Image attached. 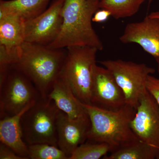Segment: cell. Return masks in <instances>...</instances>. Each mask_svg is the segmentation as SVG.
<instances>
[{
	"label": "cell",
	"instance_id": "obj_1",
	"mask_svg": "<svg viewBox=\"0 0 159 159\" xmlns=\"http://www.w3.org/2000/svg\"><path fill=\"white\" fill-rule=\"evenodd\" d=\"M25 42L15 51L10 65L34 84L43 98H47L60 77L66 51Z\"/></svg>",
	"mask_w": 159,
	"mask_h": 159
},
{
	"label": "cell",
	"instance_id": "obj_2",
	"mask_svg": "<svg viewBox=\"0 0 159 159\" xmlns=\"http://www.w3.org/2000/svg\"><path fill=\"white\" fill-rule=\"evenodd\" d=\"M99 2L96 0H65L61 30L56 39L48 46L56 49L89 46L102 51L103 44L92 25L94 14L100 9Z\"/></svg>",
	"mask_w": 159,
	"mask_h": 159
},
{
	"label": "cell",
	"instance_id": "obj_3",
	"mask_svg": "<svg viewBox=\"0 0 159 159\" xmlns=\"http://www.w3.org/2000/svg\"><path fill=\"white\" fill-rule=\"evenodd\" d=\"M91 122L88 141L108 144L113 151L138 140L130 127L136 109L125 104L117 111H109L83 103Z\"/></svg>",
	"mask_w": 159,
	"mask_h": 159
},
{
	"label": "cell",
	"instance_id": "obj_4",
	"mask_svg": "<svg viewBox=\"0 0 159 159\" xmlns=\"http://www.w3.org/2000/svg\"><path fill=\"white\" fill-rule=\"evenodd\" d=\"M42 97L31 80L11 65L0 66V118L15 116Z\"/></svg>",
	"mask_w": 159,
	"mask_h": 159
},
{
	"label": "cell",
	"instance_id": "obj_5",
	"mask_svg": "<svg viewBox=\"0 0 159 159\" xmlns=\"http://www.w3.org/2000/svg\"><path fill=\"white\" fill-rule=\"evenodd\" d=\"M60 111L48 97H41L26 111L20 119L26 144L46 143L58 147L57 121Z\"/></svg>",
	"mask_w": 159,
	"mask_h": 159
},
{
	"label": "cell",
	"instance_id": "obj_6",
	"mask_svg": "<svg viewBox=\"0 0 159 159\" xmlns=\"http://www.w3.org/2000/svg\"><path fill=\"white\" fill-rule=\"evenodd\" d=\"M66 48V56L60 77L67 82L80 102L91 104L93 68L96 64L98 50L85 46Z\"/></svg>",
	"mask_w": 159,
	"mask_h": 159
},
{
	"label": "cell",
	"instance_id": "obj_7",
	"mask_svg": "<svg viewBox=\"0 0 159 159\" xmlns=\"http://www.w3.org/2000/svg\"><path fill=\"white\" fill-rule=\"evenodd\" d=\"M99 63L108 69L122 89L126 104L136 109L142 94L147 90L148 76L155 69L144 63H137L123 60H107Z\"/></svg>",
	"mask_w": 159,
	"mask_h": 159
},
{
	"label": "cell",
	"instance_id": "obj_8",
	"mask_svg": "<svg viewBox=\"0 0 159 159\" xmlns=\"http://www.w3.org/2000/svg\"><path fill=\"white\" fill-rule=\"evenodd\" d=\"M65 0H54L48 9L25 21V42L48 46L56 39L63 23Z\"/></svg>",
	"mask_w": 159,
	"mask_h": 159
},
{
	"label": "cell",
	"instance_id": "obj_9",
	"mask_svg": "<svg viewBox=\"0 0 159 159\" xmlns=\"http://www.w3.org/2000/svg\"><path fill=\"white\" fill-rule=\"evenodd\" d=\"M91 104L109 111H117L126 104L124 93L108 69L95 64L93 68Z\"/></svg>",
	"mask_w": 159,
	"mask_h": 159
},
{
	"label": "cell",
	"instance_id": "obj_10",
	"mask_svg": "<svg viewBox=\"0 0 159 159\" xmlns=\"http://www.w3.org/2000/svg\"><path fill=\"white\" fill-rule=\"evenodd\" d=\"M130 127L139 140L159 148V106L147 89L140 98Z\"/></svg>",
	"mask_w": 159,
	"mask_h": 159
},
{
	"label": "cell",
	"instance_id": "obj_11",
	"mask_svg": "<svg viewBox=\"0 0 159 159\" xmlns=\"http://www.w3.org/2000/svg\"><path fill=\"white\" fill-rule=\"evenodd\" d=\"M90 127L87 113L71 119L60 111L57 121V146L69 159L76 148L87 140Z\"/></svg>",
	"mask_w": 159,
	"mask_h": 159
},
{
	"label": "cell",
	"instance_id": "obj_12",
	"mask_svg": "<svg viewBox=\"0 0 159 159\" xmlns=\"http://www.w3.org/2000/svg\"><path fill=\"white\" fill-rule=\"evenodd\" d=\"M119 40L138 44L155 59L159 57V18L148 15L141 21L127 24Z\"/></svg>",
	"mask_w": 159,
	"mask_h": 159
},
{
	"label": "cell",
	"instance_id": "obj_13",
	"mask_svg": "<svg viewBox=\"0 0 159 159\" xmlns=\"http://www.w3.org/2000/svg\"><path fill=\"white\" fill-rule=\"evenodd\" d=\"M25 21L16 15H0V63L8 64L25 39Z\"/></svg>",
	"mask_w": 159,
	"mask_h": 159
},
{
	"label": "cell",
	"instance_id": "obj_14",
	"mask_svg": "<svg viewBox=\"0 0 159 159\" xmlns=\"http://www.w3.org/2000/svg\"><path fill=\"white\" fill-rule=\"evenodd\" d=\"M48 98L53 100L58 108L71 119L87 114L83 103L74 94L67 82L59 77L54 83Z\"/></svg>",
	"mask_w": 159,
	"mask_h": 159
},
{
	"label": "cell",
	"instance_id": "obj_15",
	"mask_svg": "<svg viewBox=\"0 0 159 159\" xmlns=\"http://www.w3.org/2000/svg\"><path fill=\"white\" fill-rule=\"evenodd\" d=\"M31 106L25 109L15 116L1 119L0 121L1 142L13 149L24 159H29V148L23 139L21 117Z\"/></svg>",
	"mask_w": 159,
	"mask_h": 159
},
{
	"label": "cell",
	"instance_id": "obj_16",
	"mask_svg": "<svg viewBox=\"0 0 159 159\" xmlns=\"http://www.w3.org/2000/svg\"><path fill=\"white\" fill-rule=\"evenodd\" d=\"M51 0H1L0 15H16L25 21L39 15L46 10Z\"/></svg>",
	"mask_w": 159,
	"mask_h": 159
},
{
	"label": "cell",
	"instance_id": "obj_17",
	"mask_svg": "<svg viewBox=\"0 0 159 159\" xmlns=\"http://www.w3.org/2000/svg\"><path fill=\"white\" fill-rule=\"evenodd\" d=\"M159 155V148L138 139L119 147L102 159H154Z\"/></svg>",
	"mask_w": 159,
	"mask_h": 159
},
{
	"label": "cell",
	"instance_id": "obj_18",
	"mask_svg": "<svg viewBox=\"0 0 159 159\" xmlns=\"http://www.w3.org/2000/svg\"><path fill=\"white\" fill-rule=\"evenodd\" d=\"M145 0H101L99 8L111 12L116 19L131 17L138 12Z\"/></svg>",
	"mask_w": 159,
	"mask_h": 159
},
{
	"label": "cell",
	"instance_id": "obj_19",
	"mask_svg": "<svg viewBox=\"0 0 159 159\" xmlns=\"http://www.w3.org/2000/svg\"><path fill=\"white\" fill-rule=\"evenodd\" d=\"M111 150V146L107 143L87 140L76 148L70 159H99Z\"/></svg>",
	"mask_w": 159,
	"mask_h": 159
},
{
	"label": "cell",
	"instance_id": "obj_20",
	"mask_svg": "<svg viewBox=\"0 0 159 159\" xmlns=\"http://www.w3.org/2000/svg\"><path fill=\"white\" fill-rule=\"evenodd\" d=\"M29 159H69V157L57 146L46 143L28 145Z\"/></svg>",
	"mask_w": 159,
	"mask_h": 159
},
{
	"label": "cell",
	"instance_id": "obj_21",
	"mask_svg": "<svg viewBox=\"0 0 159 159\" xmlns=\"http://www.w3.org/2000/svg\"><path fill=\"white\" fill-rule=\"evenodd\" d=\"M146 89L156 100L159 106V78L149 75L146 82Z\"/></svg>",
	"mask_w": 159,
	"mask_h": 159
},
{
	"label": "cell",
	"instance_id": "obj_22",
	"mask_svg": "<svg viewBox=\"0 0 159 159\" xmlns=\"http://www.w3.org/2000/svg\"><path fill=\"white\" fill-rule=\"evenodd\" d=\"M0 159H24L13 149L5 144L0 143Z\"/></svg>",
	"mask_w": 159,
	"mask_h": 159
},
{
	"label": "cell",
	"instance_id": "obj_23",
	"mask_svg": "<svg viewBox=\"0 0 159 159\" xmlns=\"http://www.w3.org/2000/svg\"><path fill=\"white\" fill-rule=\"evenodd\" d=\"M111 16V12L105 9H99L93 16L92 21L95 23L105 22Z\"/></svg>",
	"mask_w": 159,
	"mask_h": 159
},
{
	"label": "cell",
	"instance_id": "obj_24",
	"mask_svg": "<svg viewBox=\"0 0 159 159\" xmlns=\"http://www.w3.org/2000/svg\"><path fill=\"white\" fill-rule=\"evenodd\" d=\"M148 16L152 17H156L159 18V11H153L151 12L150 14L148 15ZM156 61L157 64V70L159 74V57L156 58Z\"/></svg>",
	"mask_w": 159,
	"mask_h": 159
},
{
	"label": "cell",
	"instance_id": "obj_25",
	"mask_svg": "<svg viewBox=\"0 0 159 159\" xmlns=\"http://www.w3.org/2000/svg\"><path fill=\"white\" fill-rule=\"evenodd\" d=\"M152 1H153V0H149V1H149V5H150V3L152 2Z\"/></svg>",
	"mask_w": 159,
	"mask_h": 159
},
{
	"label": "cell",
	"instance_id": "obj_26",
	"mask_svg": "<svg viewBox=\"0 0 159 159\" xmlns=\"http://www.w3.org/2000/svg\"><path fill=\"white\" fill-rule=\"evenodd\" d=\"M96 1H99V2H100V1H101V0H96Z\"/></svg>",
	"mask_w": 159,
	"mask_h": 159
},
{
	"label": "cell",
	"instance_id": "obj_27",
	"mask_svg": "<svg viewBox=\"0 0 159 159\" xmlns=\"http://www.w3.org/2000/svg\"><path fill=\"white\" fill-rule=\"evenodd\" d=\"M158 159H159V155L158 157Z\"/></svg>",
	"mask_w": 159,
	"mask_h": 159
}]
</instances>
